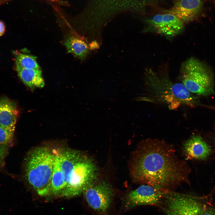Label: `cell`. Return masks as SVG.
<instances>
[{
	"label": "cell",
	"mask_w": 215,
	"mask_h": 215,
	"mask_svg": "<svg viewBox=\"0 0 215 215\" xmlns=\"http://www.w3.org/2000/svg\"><path fill=\"white\" fill-rule=\"evenodd\" d=\"M133 181L167 191L189 184L190 170L169 144L156 139L142 141L134 151L130 165Z\"/></svg>",
	"instance_id": "6da1fadb"
},
{
	"label": "cell",
	"mask_w": 215,
	"mask_h": 215,
	"mask_svg": "<svg viewBox=\"0 0 215 215\" xmlns=\"http://www.w3.org/2000/svg\"><path fill=\"white\" fill-rule=\"evenodd\" d=\"M144 75L145 93L137 100L165 105L170 110L182 105L193 107L196 105V98L181 82L172 81L167 69L156 72L147 68Z\"/></svg>",
	"instance_id": "7a4b0ae2"
},
{
	"label": "cell",
	"mask_w": 215,
	"mask_h": 215,
	"mask_svg": "<svg viewBox=\"0 0 215 215\" xmlns=\"http://www.w3.org/2000/svg\"><path fill=\"white\" fill-rule=\"evenodd\" d=\"M158 0H88L80 15L88 25L99 29L119 14L144 13L148 7L157 5Z\"/></svg>",
	"instance_id": "3957f363"
},
{
	"label": "cell",
	"mask_w": 215,
	"mask_h": 215,
	"mask_svg": "<svg viewBox=\"0 0 215 215\" xmlns=\"http://www.w3.org/2000/svg\"><path fill=\"white\" fill-rule=\"evenodd\" d=\"M56 153L45 147L34 149L25 160V178L29 185L41 196L51 193V182Z\"/></svg>",
	"instance_id": "277c9868"
},
{
	"label": "cell",
	"mask_w": 215,
	"mask_h": 215,
	"mask_svg": "<svg viewBox=\"0 0 215 215\" xmlns=\"http://www.w3.org/2000/svg\"><path fill=\"white\" fill-rule=\"evenodd\" d=\"M180 79L191 93L207 96L213 93V76L210 70L194 57L188 59L182 64Z\"/></svg>",
	"instance_id": "5b68a950"
},
{
	"label": "cell",
	"mask_w": 215,
	"mask_h": 215,
	"mask_svg": "<svg viewBox=\"0 0 215 215\" xmlns=\"http://www.w3.org/2000/svg\"><path fill=\"white\" fill-rule=\"evenodd\" d=\"M97 175L98 169L93 160L82 153L70 173L61 196L73 197L83 194L94 182Z\"/></svg>",
	"instance_id": "8992f818"
},
{
	"label": "cell",
	"mask_w": 215,
	"mask_h": 215,
	"mask_svg": "<svg viewBox=\"0 0 215 215\" xmlns=\"http://www.w3.org/2000/svg\"><path fill=\"white\" fill-rule=\"evenodd\" d=\"M83 194L88 206L99 215H108L115 195L110 185L104 182H94Z\"/></svg>",
	"instance_id": "52a82bcc"
},
{
	"label": "cell",
	"mask_w": 215,
	"mask_h": 215,
	"mask_svg": "<svg viewBox=\"0 0 215 215\" xmlns=\"http://www.w3.org/2000/svg\"><path fill=\"white\" fill-rule=\"evenodd\" d=\"M169 191L146 184L129 191L124 196L122 207L127 211L140 205L159 204Z\"/></svg>",
	"instance_id": "ba28073f"
},
{
	"label": "cell",
	"mask_w": 215,
	"mask_h": 215,
	"mask_svg": "<svg viewBox=\"0 0 215 215\" xmlns=\"http://www.w3.org/2000/svg\"><path fill=\"white\" fill-rule=\"evenodd\" d=\"M145 21L153 31L167 37L180 33L185 24L174 15L167 13L157 14Z\"/></svg>",
	"instance_id": "9c48e42d"
},
{
	"label": "cell",
	"mask_w": 215,
	"mask_h": 215,
	"mask_svg": "<svg viewBox=\"0 0 215 215\" xmlns=\"http://www.w3.org/2000/svg\"><path fill=\"white\" fill-rule=\"evenodd\" d=\"M202 0H177L173 6L164 13L172 14L184 23L195 19L202 10Z\"/></svg>",
	"instance_id": "30bf717a"
},
{
	"label": "cell",
	"mask_w": 215,
	"mask_h": 215,
	"mask_svg": "<svg viewBox=\"0 0 215 215\" xmlns=\"http://www.w3.org/2000/svg\"><path fill=\"white\" fill-rule=\"evenodd\" d=\"M182 150L186 158L190 159L203 160L209 156L211 150L209 145L200 136L194 135L183 144Z\"/></svg>",
	"instance_id": "8fae6325"
},
{
	"label": "cell",
	"mask_w": 215,
	"mask_h": 215,
	"mask_svg": "<svg viewBox=\"0 0 215 215\" xmlns=\"http://www.w3.org/2000/svg\"><path fill=\"white\" fill-rule=\"evenodd\" d=\"M19 111L16 103L7 98H0V126L14 132Z\"/></svg>",
	"instance_id": "7c38bea8"
},
{
	"label": "cell",
	"mask_w": 215,
	"mask_h": 215,
	"mask_svg": "<svg viewBox=\"0 0 215 215\" xmlns=\"http://www.w3.org/2000/svg\"><path fill=\"white\" fill-rule=\"evenodd\" d=\"M64 45L67 52L81 60H85L90 51V47L81 37L71 35L65 39Z\"/></svg>",
	"instance_id": "4fadbf2b"
},
{
	"label": "cell",
	"mask_w": 215,
	"mask_h": 215,
	"mask_svg": "<svg viewBox=\"0 0 215 215\" xmlns=\"http://www.w3.org/2000/svg\"><path fill=\"white\" fill-rule=\"evenodd\" d=\"M18 74L22 82L32 90L42 88L44 85L40 69L16 68Z\"/></svg>",
	"instance_id": "5bb4252c"
},
{
	"label": "cell",
	"mask_w": 215,
	"mask_h": 215,
	"mask_svg": "<svg viewBox=\"0 0 215 215\" xmlns=\"http://www.w3.org/2000/svg\"><path fill=\"white\" fill-rule=\"evenodd\" d=\"M66 185L61 169L60 154L56 153L51 179V193L56 195L61 194Z\"/></svg>",
	"instance_id": "9a60e30c"
},
{
	"label": "cell",
	"mask_w": 215,
	"mask_h": 215,
	"mask_svg": "<svg viewBox=\"0 0 215 215\" xmlns=\"http://www.w3.org/2000/svg\"><path fill=\"white\" fill-rule=\"evenodd\" d=\"M16 67L24 69H40L34 56L19 53L16 56Z\"/></svg>",
	"instance_id": "2e32d148"
},
{
	"label": "cell",
	"mask_w": 215,
	"mask_h": 215,
	"mask_svg": "<svg viewBox=\"0 0 215 215\" xmlns=\"http://www.w3.org/2000/svg\"><path fill=\"white\" fill-rule=\"evenodd\" d=\"M14 133L0 126V147H9L11 146Z\"/></svg>",
	"instance_id": "e0dca14e"
},
{
	"label": "cell",
	"mask_w": 215,
	"mask_h": 215,
	"mask_svg": "<svg viewBox=\"0 0 215 215\" xmlns=\"http://www.w3.org/2000/svg\"><path fill=\"white\" fill-rule=\"evenodd\" d=\"M9 148L0 147V168L3 167L5 165V159L8 153Z\"/></svg>",
	"instance_id": "ac0fdd59"
},
{
	"label": "cell",
	"mask_w": 215,
	"mask_h": 215,
	"mask_svg": "<svg viewBox=\"0 0 215 215\" xmlns=\"http://www.w3.org/2000/svg\"><path fill=\"white\" fill-rule=\"evenodd\" d=\"M199 215H215V209L206 207Z\"/></svg>",
	"instance_id": "d6986e66"
},
{
	"label": "cell",
	"mask_w": 215,
	"mask_h": 215,
	"mask_svg": "<svg viewBox=\"0 0 215 215\" xmlns=\"http://www.w3.org/2000/svg\"><path fill=\"white\" fill-rule=\"evenodd\" d=\"M5 31V26L4 23L0 20V36L3 35Z\"/></svg>",
	"instance_id": "ffe728a7"
},
{
	"label": "cell",
	"mask_w": 215,
	"mask_h": 215,
	"mask_svg": "<svg viewBox=\"0 0 215 215\" xmlns=\"http://www.w3.org/2000/svg\"><path fill=\"white\" fill-rule=\"evenodd\" d=\"M9 0H0V4L5 2Z\"/></svg>",
	"instance_id": "44dd1931"
},
{
	"label": "cell",
	"mask_w": 215,
	"mask_h": 215,
	"mask_svg": "<svg viewBox=\"0 0 215 215\" xmlns=\"http://www.w3.org/2000/svg\"><path fill=\"white\" fill-rule=\"evenodd\" d=\"M47 0L50 1L51 2H57L58 1H60V0Z\"/></svg>",
	"instance_id": "7402d4cb"
}]
</instances>
